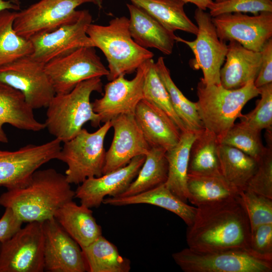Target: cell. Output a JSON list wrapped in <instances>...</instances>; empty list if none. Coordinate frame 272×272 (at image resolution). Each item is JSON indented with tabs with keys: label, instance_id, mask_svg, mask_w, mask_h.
<instances>
[{
	"label": "cell",
	"instance_id": "cell-1",
	"mask_svg": "<svg viewBox=\"0 0 272 272\" xmlns=\"http://www.w3.org/2000/svg\"><path fill=\"white\" fill-rule=\"evenodd\" d=\"M196 207L186 233L188 248L198 251L250 249V225L239 195Z\"/></svg>",
	"mask_w": 272,
	"mask_h": 272
},
{
	"label": "cell",
	"instance_id": "cell-2",
	"mask_svg": "<svg viewBox=\"0 0 272 272\" xmlns=\"http://www.w3.org/2000/svg\"><path fill=\"white\" fill-rule=\"evenodd\" d=\"M75 197L65 175L53 168L37 170L24 186L7 190L0 205L12 209L23 222H43Z\"/></svg>",
	"mask_w": 272,
	"mask_h": 272
},
{
	"label": "cell",
	"instance_id": "cell-3",
	"mask_svg": "<svg viewBox=\"0 0 272 272\" xmlns=\"http://www.w3.org/2000/svg\"><path fill=\"white\" fill-rule=\"evenodd\" d=\"M100 77L78 84L71 92L55 95L47 106L44 122L48 132L61 143L75 137L87 122L97 127L101 122L90 102L93 92H102Z\"/></svg>",
	"mask_w": 272,
	"mask_h": 272
},
{
	"label": "cell",
	"instance_id": "cell-4",
	"mask_svg": "<svg viewBox=\"0 0 272 272\" xmlns=\"http://www.w3.org/2000/svg\"><path fill=\"white\" fill-rule=\"evenodd\" d=\"M87 34L95 47L99 48L107 59L108 81L133 73L154 56L152 52L132 39L129 30V19L125 16L112 19L106 26L91 23Z\"/></svg>",
	"mask_w": 272,
	"mask_h": 272
},
{
	"label": "cell",
	"instance_id": "cell-5",
	"mask_svg": "<svg viewBox=\"0 0 272 272\" xmlns=\"http://www.w3.org/2000/svg\"><path fill=\"white\" fill-rule=\"evenodd\" d=\"M196 90L199 117L205 128L219 140L235 124L244 105L259 95L253 81L240 88L228 89L221 84L207 85L200 79Z\"/></svg>",
	"mask_w": 272,
	"mask_h": 272
},
{
	"label": "cell",
	"instance_id": "cell-6",
	"mask_svg": "<svg viewBox=\"0 0 272 272\" xmlns=\"http://www.w3.org/2000/svg\"><path fill=\"white\" fill-rule=\"evenodd\" d=\"M111 127L108 121L93 132L83 128L75 137L63 143L56 159L67 165L65 176L70 184H80L87 178L103 175L104 140Z\"/></svg>",
	"mask_w": 272,
	"mask_h": 272
},
{
	"label": "cell",
	"instance_id": "cell-7",
	"mask_svg": "<svg viewBox=\"0 0 272 272\" xmlns=\"http://www.w3.org/2000/svg\"><path fill=\"white\" fill-rule=\"evenodd\" d=\"M185 272H271L272 260L251 249L198 251L188 247L172 254Z\"/></svg>",
	"mask_w": 272,
	"mask_h": 272
},
{
	"label": "cell",
	"instance_id": "cell-8",
	"mask_svg": "<svg viewBox=\"0 0 272 272\" xmlns=\"http://www.w3.org/2000/svg\"><path fill=\"white\" fill-rule=\"evenodd\" d=\"M44 69L56 95L66 94L82 82L109 74L95 47L91 46L55 58L45 63Z\"/></svg>",
	"mask_w": 272,
	"mask_h": 272
},
{
	"label": "cell",
	"instance_id": "cell-9",
	"mask_svg": "<svg viewBox=\"0 0 272 272\" xmlns=\"http://www.w3.org/2000/svg\"><path fill=\"white\" fill-rule=\"evenodd\" d=\"M194 19L198 31L196 38L188 41L176 37V41L187 45L194 54L190 63L195 70H201L203 77L200 78L207 85H220V73L227 52V45L221 40L217 34L210 14L197 8Z\"/></svg>",
	"mask_w": 272,
	"mask_h": 272
},
{
	"label": "cell",
	"instance_id": "cell-10",
	"mask_svg": "<svg viewBox=\"0 0 272 272\" xmlns=\"http://www.w3.org/2000/svg\"><path fill=\"white\" fill-rule=\"evenodd\" d=\"M1 84L20 91L33 109L47 107L55 95L44 64L30 55L0 66Z\"/></svg>",
	"mask_w": 272,
	"mask_h": 272
},
{
	"label": "cell",
	"instance_id": "cell-11",
	"mask_svg": "<svg viewBox=\"0 0 272 272\" xmlns=\"http://www.w3.org/2000/svg\"><path fill=\"white\" fill-rule=\"evenodd\" d=\"M43 271L42 222H29L10 240L0 242V272Z\"/></svg>",
	"mask_w": 272,
	"mask_h": 272
},
{
	"label": "cell",
	"instance_id": "cell-12",
	"mask_svg": "<svg viewBox=\"0 0 272 272\" xmlns=\"http://www.w3.org/2000/svg\"><path fill=\"white\" fill-rule=\"evenodd\" d=\"M94 0H40L17 13L13 24L16 32L30 39L55 30L75 19L80 5Z\"/></svg>",
	"mask_w": 272,
	"mask_h": 272
},
{
	"label": "cell",
	"instance_id": "cell-13",
	"mask_svg": "<svg viewBox=\"0 0 272 272\" xmlns=\"http://www.w3.org/2000/svg\"><path fill=\"white\" fill-rule=\"evenodd\" d=\"M61 143L54 139L41 145L28 144L14 151L0 149V186L9 190L25 185L36 170L56 159Z\"/></svg>",
	"mask_w": 272,
	"mask_h": 272
},
{
	"label": "cell",
	"instance_id": "cell-14",
	"mask_svg": "<svg viewBox=\"0 0 272 272\" xmlns=\"http://www.w3.org/2000/svg\"><path fill=\"white\" fill-rule=\"evenodd\" d=\"M92 17L87 10H79L77 17L52 31L35 35L30 39L33 47L30 56L45 64L82 47H94L87 34Z\"/></svg>",
	"mask_w": 272,
	"mask_h": 272
},
{
	"label": "cell",
	"instance_id": "cell-15",
	"mask_svg": "<svg viewBox=\"0 0 272 272\" xmlns=\"http://www.w3.org/2000/svg\"><path fill=\"white\" fill-rule=\"evenodd\" d=\"M219 39L235 41L247 49L259 52L272 37V12L249 16L242 13H225L212 17Z\"/></svg>",
	"mask_w": 272,
	"mask_h": 272
},
{
	"label": "cell",
	"instance_id": "cell-16",
	"mask_svg": "<svg viewBox=\"0 0 272 272\" xmlns=\"http://www.w3.org/2000/svg\"><path fill=\"white\" fill-rule=\"evenodd\" d=\"M147 61L138 67L132 79L128 80L120 75L105 85L103 97L92 103L93 109L101 122L122 114L134 115L138 104L144 98Z\"/></svg>",
	"mask_w": 272,
	"mask_h": 272
},
{
	"label": "cell",
	"instance_id": "cell-17",
	"mask_svg": "<svg viewBox=\"0 0 272 272\" xmlns=\"http://www.w3.org/2000/svg\"><path fill=\"white\" fill-rule=\"evenodd\" d=\"M42 228L45 271H88L81 247L54 217L43 221Z\"/></svg>",
	"mask_w": 272,
	"mask_h": 272
},
{
	"label": "cell",
	"instance_id": "cell-18",
	"mask_svg": "<svg viewBox=\"0 0 272 272\" xmlns=\"http://www.w3.org/2000/svg\"><path fill=\"white\" fill-rule=\"evenodd\" d=\"M110 123L114 135L106 152L103 174L126 166L135 157L146 156L151 148L134 115H120L111 120Z\"/></svg>",
	"mask_w": 272,
	"mask_h": 272
},
{
	"label": "cell",
	"instance_id": "cell-19",
	"mask_svg": "<svg viewBox=\"0 0 272 272\" xmlns=\"http://www.w3.org/2000/svg\"><path fill=\"white\" fill-rule=\"evenodd\" d=\"M145 158V155L135 157L122 168L86 179L77 187L75 197L80 199L81 204L91 209L99 207L106 196H119L135 179Z\"/></svg>",
	"mask_w": 272,
	"mask_h": 272
},
{
	"label": "cell",
	"instance_id": "cell-20",
	"mask_svg": "<svg viewBox=\"0 0 272 272\" xmlns=\"http://www.w3.org/2000/svg\"><path fill=\"white\" fill-rule=\"evenodd\" d=\"M135 120L151 147L167 151L179 141L181 132L162 109L143 98L138 104Z\"/></svg>",
	"mask_w": 272,
	"mask_h": 272
},
{
	"label": "cell",
	"instance_id": "cell-21",
	"mask_svg": "<svg viewBox=\"0 0 272 272\" xmlns=\"http://www.w3.org/2000/svg\"><path fill=\"white\" fill-rule=\"evenodd\" d=\"M225 62L220 73L221 85L226 89H236L254 82L261 64L260 52L246 48L235 41L227 45Z\"/></svg>",
	"mask_w": 272,
	"mask_h": 272
},
{
	"label": "cell",
	"instance_id": "cell-22",
	"mask_svg": "<svg viewBox=\"0 0 272 272\" xmlns=\"http://www.w3.org/2000/svg\"><path fill=\"white\" fill-rule=\"evenodd\" d=\"M129 12V30L134 41L141 47L154 48L166 55L172 53L176 36L145 10L127 4Z\"/></svg>",
	"mask_w": 272,
	"mask_h": 272
},
{
	"label": "cell",
	"instance_id": "cell-23",
	"mask_svg": "<svg viewBox=\"0 0 272 272\" xmlns=\"http://www.w3.org/2000/svg\"><path fill=\"white\" fill-rule=\"evenodd\" d=\"M9 124L20 129L39 131L44 123L35 117L33 109L27 103L23 95L7 85H0V143H7L8 138L3 125Z\"/></svg>",
	"mask_w": 272,
	"mask_h": 272
},
{
	"label": "cell",
	"instance_id": "cell-24",
	"mask_svg": "<svg viewBox=\"0 0 272 272\" xmlns=\"http://www.w3.org/2000/svg\"><path fill=\"white\" fill-rule=\"evenodd\" d=\"M54 218L62 228L80 245L85 247L102 235V229L93 216L90 208L73 200L55 213Z\"/></svg>",
	"mask_w": 272,
	"mask_h": 272
},
{
	"label": "cell",
	"instance_id": "cell-25",
	"mask_svg": "<svg viewBox=\"0 0 272 272\" xmlns=\"http://www.w3.org/2000/svg\"><path fill=\"white\" fill-rule=\"evenodd\" d=\"M102 203L113 206H123L146 203L162 208L179 217L187 225H190L195 217L196 207L188 205L174 194L162 184L140 193L124 197H108Z\"/></svg>",
	"mask_w": 272,
	"mask_h": 272
},
{
	"label": "cell",
	"instance_id": "cell-26",
	"mask_svg": "<svg viewBox=\"0 0 272 272\" xmlns=\"http://www.w3.org/2000/svg\"><path fill=\"white\" fill-rule=\"evenodd\" d=\"M197 132L187 130L181 133L178 143L166 152L168 176L166 186L183 201H188V167L191 145Z\"/></svg>",
	"mask_w": 272,
	"mask_h": 272
},
{
	"label": "cell",
	"instance_id": "cell-27",
	"mask_svg": "<svg viewBox=\"0 0 272 272\" xmlns=\"http://www.w3.org/2000/svg\"><path fill=\"white\" fill-rule=\"evenodd\" d=\"M145 10L167 29L181 30L196 35V25L186 14L181 0H129Z\"/></svg>",
	"mask_w": 272,
	"mask_h": 272
},
{
	"label": "cell",
	"instance_id": "cell-28",
	"mask_svg": "<svg viewBox=\"0 0 272 272\" xmlns=\"http://www.w3.org/2000/svg\"><path fill=\"white\" fill-rule=\"evenodd\" d=\"M188 201L197 207L237 196L239 191L221 175H187Z\"/></svg>",
	"mask_w": 272,
	"mask_h": 272
},
{
	"label": "cell",
	"instance_id": "cell-29",
	"mask_svg": "<svg viewBox=\"0 0 272 272\" xmlns=\"http://www.w3.org/2000/svg\"><path fill=\"white\" fill-rule=\"evenodd\" d=\"M219 160L222 176L239 191L245 190L258 162L240 150L222 144L219 148Z\"/></svg>",
	"mask_w": 272,
	"mask_h": 272
},
{
	"label": "cell",
	"instance_id": "cell-30",
	"mask_svg": "<svg viewBox=\"0 0 272 272\" xmlns=\"http://www.w3.org/2000/svg\"><path fill=\"white\" fill-rule=\"evenodd\" d=\"M220 142L217 137L204 128L197 132L189 153L188 174H221L219 160Z\"/></svg>",
	"mask_w": 272,
	"mask_h": 272
},
{
	"label": "cell",
	"instance_id": "cell-31",
	"mask_svg": "<svg viewBox=\"0 0 272 272\" xmlns=\"http://www.w3.org/2000/svg\"><path fill=\"white\" fill-rule=\"evenodd\" d=\"M89 272H128L130 261L122 256L116 246L102 235L82 248Z\"/></svg>",
	"mask_w": 272,
	"mask_h": 272
},
{
	"label": "cell",
	"instance_id": "cell-32",
	"mask_svg": "<svg viewBox=\"0 0 272 272\" xmlns=\"http://www.w3.org/2000/svg\"><path fill=\"white\" fill-rule=\"evenodd\" d=\"M166 152L160 148L151 147L135 179L117 196L137 194L165 183L168 176Z\"/></svg>",
	"mask_w": 272,
	"mask_h": 272
},
{
	"label": "cell",
	"instance_id": "cell-33",
	"mask_svg": "<svg viewBox=\"0 0 272 272\" xmlns=\"http://www.w3.org/2000/svg\"><path fill=\"white\" fill-rule=\"evenodd\" d=\"M156 71L169 94L173 108L188 130L198 132L205 128L199 117L196 102L188 100L172 80L164 58L155 62Z\"/></svg>",
	"mask_w": 272,
	"mask_h": 272
},
{
	"label": "cell",
	"instance_id": "cell-34",
	"mask_svg": "<svg viewBox=\"0 0 272 272\" xmlns=\"http://www.w3.org/2000/svg\"><path fill=\"white\" fill-rule=\"evenodd\" d=\"M17 12H0V66L30 55L33 47L30 39L18 35L13 27Z\"/></svg>",
	"mask_w": 272,
	"mask_h": 272
},
{
	"label": "cell",
	"instance_id": "cell-35",
	"mask_svg": "<svg viewBox=\"0 0 272 272\" xmlns=\"http://www.w3.org/2000/svg\"><path fill=\"white\" fill-rule=\"evenodd\" d=\"M143 95L144 99L165 112L181 132L188 130L173 108L168 92L156 71L153 58L146 62Z\"/></svg>",
	"mask_w": 272,
	"mask_h": 272
},
{
	"label": "cell",
	"instance_id": "cell-36",
	"mask_svg": "<svg viewBox=\"0 0 272 272\" xmlns=\"http://www.w3.org/2000/svg\"><path fill=\"white\" fill-rule=\"evenodd\" d=\"M220 143L235 147L257 162L267 147L262 142L260 132L240 123L234 124L219 140Z\"/></svg>",
	"mask_w": 272,
	"mask_h": 272
},
{
	"label": "cell",
	"instance_id": "cell-37",
	"mask_svg": "<svg viewBox=\"0 0 272 272\" xmlns=\"http://www.w3.org/2000/svg\"><path fill=\"white\" fill-rule=\"evenodd\" d=\"M260 99L255 108L239 117L241 124L255 131L263 129L271 131L272 128V83L258 88Z\"/></svg>",
	"mask_w": 272,
	"mask_h": 272
},
{
	"label": "cell",
	"instance_id": "cell-38",
	"mask_svg": "<svg viewBox=\"0 0 272 272\" xmlns=\"http://www.w3.org/2000/svg\"><path fill=\"white\" fill-rule=\"evenodd\" d=\"M239 196L251 231L260 225L272 223V199L247 189L240 191Z\"/></svg>",
	"mask_w": 272,
	"mask_h": 272
},
{
	"label": "cell",
	"instance_id": "cell-39",
	"mask_svg": "<svg viewBox=\"0 0 272 272\" xmlns=\"http://www.w3.org/2000/svg\"><path fill=\"white\" fill-rule=\"evenodd\" d=\"M272 199V149L267 148L246 189Z\"/></svg>",
	"mask_w": 272,
	"mask_h": 272
},
{
	"label": "cell",
	"instance_id": "cell-40",
	"mask_svg": "<svg viewBox=\"0 0 272 272\" xmlns=\"http://www.w3.org/2000/svg\"><path fill=\"white\" fill-rule=\"evenodd\" d=\"M212 17L231 13H251L256 15L261 12H272V0H225L215 2L209 9Z\"/></svg>",
	"mask_w": 272,
	"mask_h": 272
},
{
	"label": "cell",
	"instance_id": "cell-41",
	"mask_svg": "<svg viewBox=\"0 0 272 272\" xmlns=\"http://www.w3.org/2000/svg\"><path fill=\"white\" fill-rule=\"evenodd\" d=\"M250 249L272 260V223L260 225L251 231Z\"/></svg>",
	"mask_w": 272,
	"mask_h": 272
},
{
	"label": "cell",
	"instance_id": "cell-42",
	"mask_svg": "<svg viewBox=\"0 0 272 272\" xmlns=\"http://www.w3.org/2000/svg\"><path fill=\"white\" fill-rule=\"evenodd\" d=\"M260 52L261 55L260 67L254 82L257 88L272 83V38L265 43Z\"/></svg>",
	"mask_w": 272,
	"mask_h": 272
},
{
	"label": "cell",
	"instance_id": "cell-43",
	"mask_svg": "<svg viewBox=\"0 0 272 272\" xmlns=\"http://www.w3.org/2000/svg\"><path fill=\"white\" fill-rule=\"evenodd\" d=\"M0 219V242L12 238L21 228L23 222L8 207Z\"/></svg>",
	"mask_w": 272,
	"mask_h": 272
},
{
	"label": "cell",
	"instance_id": "cell-44",
	"mask_svg": "<svg viewBox=\"0 0 272 272\" xmlns=\"http://www.w3.org/2000/svg\"><path fill=\"white\" fill-rule=\"evenodd\" d=\"M6 10L20 11V2L18 0H0V12Z\"/></svg>",
	"mask_w": 272,
	"mask_h": 272
},
{
	"label": "cell",
	"instance_id": "cell-45",
	"mask_svg": "<svg viewBox=\"0 0 272 272\" xmlns=\"http://www.w3.org/2000/svg\"><path fill=\"white\" fill-rule=\"evenodd\" d=\"M185 4L190 3L194 4L197 8L200 9L203 11L209 9L212 4L214 3L213 0H181Z\"/></svg>",
	"mask_w": 272,
	"mask_h": 272
},
{
	"label": "cell",
	"instance_id": "cell-46",
	"mask_svg": "<svg viewBox=\"0 0 272 272\" xmlns=\"http://www.w3.org/2000/svg\"><path fill=\"white\" fill-rule=\"evenodd\" d=\"M95 5H97L99 8L102 7V0H94Z\"/></svg>",
	"mask_w": 272,
	"mask_h": 272
},
{
	"label": "cell",
	"instance_id": "cell-47",
	"mask_svg": "<svg viewBox=\"0 0 272 272\" xmlns=\"http://www.w3.org/2000/svg\"><path fill=\"white\" fill-rule=\"evenodd\" d=\"M214 2H222V1H224L225 0H213Z\"/></svg>",
	"mask_w": 272,
	"mask_h": 272
}]
</instances>
